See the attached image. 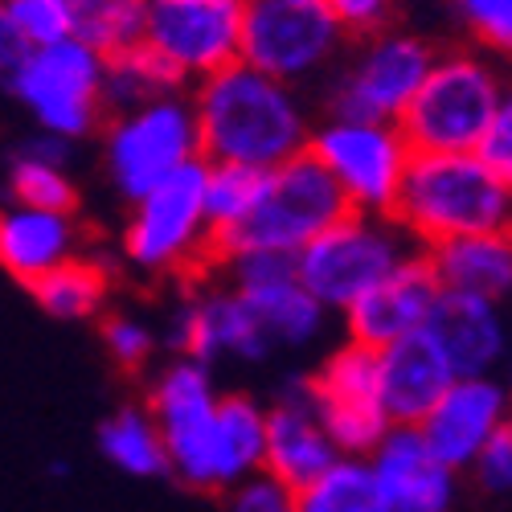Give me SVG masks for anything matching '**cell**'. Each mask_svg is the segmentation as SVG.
Returning a JSON list of instances; mask_svg holds the SVG:
<instances>
[{
	"instance_id": "17",
	"label": "cell",
	"mask_w": 512,
	"mask_h": 512,
	"mask_svg": "<svg viewBox=\"0 0 512 512\" xmlns=\"http://www.w3.org/2000/svg\"><path fill=\"white\" fill-rule=\"evenodd\" d=\"M504 422H512V390L496 373L484 377H455L447 394L418 422L422 443L443 459L451 472H472L476 455L492 443Z\"/></svg>"
},
{
	"instance_id": "15",
	"label": "cell",
	"mask_w": 512,
	"mask_h": 512,
	"mask_svg": "<svg viewBox=\"0 0 512 512\" xmlns=\"http://www.w3.org/2000/svg\"><path fill=\"white\" fill-rule=\"evenodd\" d=\"M222 267L230 271V287L246 300L275 349H308L324 336L328 308H320V300L295 275V254L246 250Z\"/></svg>"
},
{
	"instance_id": "41",
	"label": "cell",
	"mask_w": 512,
	"mask_h": 512,
	"mask_svg": "<svg viewBox=\"0 0 512 512\" xmlns=\"http://www.w3.org/2000/svg\"><path fill=\"white\" fill-rule=\"evenodd\" d=\"M504 386H508V390H512V361H508V381H504Z\"/></svg>"
},
{
	"instance_id": "8",
	"label": "cell",
	"mask_w": 512,
	"mask_h": 512,
	"mask_svg": "<svg viewBox=\"0 0 512 512\" xmlns=\"http://www.w3.org/2000/svg\"><path fill=\"white\" fill-rule=\"evenodd\" d=\"M103 152H107L111 185L127 205H136L160 181L173 177L177 168L201 156L193 103L185 95H168V99L140 103L132 111L107 115Z\"/></svg>"
},
{
	"instance_id": "38",
	"label": "cell",
	"mask_w": 512,
	"mask_h": 512,
	"mask_svg": "<svg viewBox=\"0 0 512 512\" xmlns=\"http://www.w3.org/2000/svg\"><path fill=\"white\" fill-rule=\"evenodd\" d=\"M222 512H300V508H295V492L287 484L259 472V476H250L226 492Z\"/></svg>"
},
{
	"instance_id": "14",
	"label": "cell",
	"mask_w": 512,
	"mask_h": 512,
	"mask_svg": "<svg viewBox=\"0 0 512 512\" xmlns=\"http://www.w3.org/2000/svg\"><path fill=\"white\" fill-rule=\"evenodd\" d=\"M246 0H148L144 46L164 54L189 82L238 62Z\"/></svg>"
},
{
	"instance_id": "11",
	"label": "cell",
	"mask_w": 512,
	"mask_h": 512,
	"mask_svg": "<svg viewBox=\"0 0 512 512\" xmlns=\"http://www.w3.org/2000/svg\"><path fill=\"white\" fill-rule=\"evenodd\" d=\"M435 46L418 33L381 29L365 37L357 62L332 82L328 115L332 119H365V123H398L422 87L426 70L435 66Z\"/></svg>"
},
{
	"instance_id": "20",
	"label": "cell",
	"mask_w": 512,
	"mask_h": 512,
	"mask_svg": "<svg viewBox=\"0 0 512 512\" xmlns=\"http://www.w3.org/2000/svg\"><path fill=\"white\" fill-rule=\"evenodd\" d=\"M439 291L443 287H439L431 263H426V254L414 250L398 271H390L377 287H369L361 300H353L345 308L349 340L369 345V349H386L394 340L426 328V316H431Z\"/></svg>"
},
{
	"instance_id": "25",
	"label": "cell",
	"mask_w": 512,
	"mask_h": 512,
	"mask_svg": "<svg viewBox=\"0 0 512 512\" xmlns=\"http://www.w3.org/2000/svg\"><path fill=\"white\" fill-rule=\"evenodd\" d=\"M70 160V140L50 136V132H33L5 156V189L21 205L37 209H62L78 213V185L66 173Z\"/></svg>"
},
{
	"instance_id": "35",
	"label": "cell",
	"mask_w": 512,
	"mask_h": 512,
	"mask_svg": "<svg viewBox=\"0 0 512 512\" xmlns=\"http://www.w3.org/2000/svg\"><path fill=\"white\" fill-rule=\"evenodd\" d=\"M5 9L29 46H50V41L70 37L66 0H5Z\"/></svg>"
},
{
	"instance_id": "1",
	"label": "cell",
	"mask_w": 512,
	"mask_h": 512,
	"mask_svg": "<svg viewBox=\"0 0 512 512\" xmlns=\"http://www.w3.org/2000/svg\"><path fill=\"white\" fill-rule=\"evenodd\" d=\"M189 103L205 164L279 168L308 152L312 123L304 103L287 82L246 62H230L218 74L193 82Z\"/></svg>"
},
{
	"instance_id": "33",
	"label": "cell",
	"mask_w": 512,
	"mask_h": 512,
	"mask_svg": "<svg viewBox=\"0 0 512 512\" xmlns=\"http://www.w3.org/2000/svg\"><path fill=\"white\" fill-rule=\"evenodd\" d=\"M99 336H103V349L111 357V365L127 377H144L160 353V332L136 316V312H107L99 316Z\"/></svg>"
},
{
	"instance_id": "13",
	"label": "cell",
	"mask_w": 512,
	"mask_h": 512,
	"mask_svg": "<svg viewBox=\"0 0 512 512\" xmlns=\"http://www.w3.org/2000/svg\"><path fill=\"white\" fill-rule=\"evenodd\" d=\"M308 390H312L324 431L340 455L365 459L394 426L386 406H381L377 349L369 345H357V340L336 345L316 365V373H308Z\"/></svg>"
},
{
	"instance_id": "4",
	"label": "cell",
	"mask_w": 512,
	"mask_h": 512,
	"mask_svg": "<svg viewBox=\"0 0 512 512\" xmlns=\"http://www.w3.org/2000/svg\"><path fill=\"white\" fill-rule=\"evenodd\" d=\"M205 173L209 164L197 156L160 181L148 197L132 205L123 226V263L148 279H209V218H205Z\"/></svg>"
},
{
	"instance_id": "30",
	"label": "cell",
	"mask_w": 512,
	"mask_h": 512,
	"mask_svg": "<svg viewBox=\"0 0 512 512\" xmlns=\"http://www.w3.org/2000/svg\"><path fill=\"white\" fill-rule=\"evenodd\" d=\"M295 508L300 512H386L369 463L357 455H340L316 480L295 488Z\"/></svg>"
},
{
	"instance_id": "28",
	"label": "cell",
	"mask_w": 512,
	"mask_h": 512,
	"mask_svg": "<svg viewBox=\"0 0 512 512\" xmlns=\"http://www.w3.org/2000/svg\"><path fill=\"white\" fill-rule=\"evenodd\" d=\"M185 87H193V82L164 54L144 46V41L132 50L111 54L107 66H103V107H107V115L132 111V107L152 103V99L185 95Z\"/></svg>"
},
{
	"instance_id": "37",
	"label": "cell",
	"mask_w": 512,
	"mask_h": 512,
	"mask_svg": "<svg viewBox=\"0 0 512 512\" xmlns=\"http://www.w3.org/2000/svg\"><path fill=\"white\" fill-rule=\"evenodd\" d=\"M472 480L496 496V500H512V422H504L492 435V443L476 455L472 463Z\"/></svg>"
},
{
	"instance_id": "27",
	"label": "cell",
	"mask_w": 512,
	"mask_h": 512,
	"mask_svg": "<svg viewBox=\"0 0 512 512\" xmlns=\"http://www.w3.org/2000/svg\"><path fill=\"white\" fill-rule=\"evenodd\" d=\"M29 295L54 320H95L111 300V263L91 259V254H74V259L33 279Z\"/></svg>"
},
{
	"instance_id": "6",
	"label": "cell",
	"mask_w": 512,
	"mask_h": 512,
	"mask_svg": "<svg viewBox=\"0 0 512 512\" xmlns=\"http://www.w3.org/2000/svg\"><path fill=\"white\" fill-rule=\"evenodd\" d=\"M218 402L222 390L213 381V369L193 357L164 361L148 381L144 406L164 435L168 476L189 492H226L218 455Z\"/></svg>"
},
{
	"instance_id": "26",
	"label": "cell",
	"mask_w": 512,
	"mask_h": 512,
	"mask_svg": "<svg viewBox=\"0 0 512 512\" xmlns=\"http://www.w3.org/2000/svg\"><path fill=\"white\" fill-rule=\"evenodd\" d=\"M95 447L119 476H132V480H164L168 476L164 435H160V426L144 402L115 406L99 422Z\"/></svg>"
},
{
	"instance_id": "18",
	"label": "cell",
	"mask_w": 512,
	"mask_h": 512,
	"mask_svg": "<svg viewBox=\"0 0 512 512\" xmlns=\"http://www.w3.org/2000/svg\"><path fill=\"white\" fill-rule=\"evenodd\" d=\"M365 463L386 512H451L459 500V472L435 459L418 426H390Z\"/></svg>"
},
{
	"instance_id": "19",
	"label": "cell",
	"mask_w": 512,
	"mask_h": 512,
	"mask_svg": "<svg viewBox=\"0 0 512 512\" xmlns=\"http://www.w3.org/2000/svg\"><path fill=\"white\" fill-rule=\"evenodd\" d=\"M340 459L336 443L328 439L324 422L316 414L308 377H287L267 402V455L263 472L287 484L291 492L316 480L324 467Z\"/></svg>"
},
{
	"instance_id": "7",
	"label": "cell",
	"mask_w": 512,
	"mask_h": 512,
	"mask_svg": "<svg viewBox=\"0 0 512 512\" xmlns=\"http://www.w3.org/2000/svg\"><path fill=\"white\" fill-rule=\"evenodd\" d=\"M410 242L414 238L398 222L353 209L295 254V275L320 300V308L345 312L369 287L398 271L414 250H422Z\"/></svg>"
},
{
	"instance_id": "22",
	"label": "cell",
	"mask_w": 512,
	"mask_h": 512,
	"mask_svg": "<svg viewBox=\"0 0 512 512\" xmlns=\"http://www.w3.org/2000/svg\"><path fill=\"white\" fill-rule=\"evenodd\" d=\"M451 381H455V369L426 328L377 349L381 406H386L394 426H418L431 414V406L447 394Z\"/></svg>"
},
{
	"instance_id": "32",
	"label": "cell",
	"mask_w": 512,
	"mask_h": 512,
	"mask_svg": "<svg viewBox=\"0 0 512 512\" xmlns=\"http://www.w3.org/2000/svg\"><path fill=\"white\" fill-rule=\"evenodd\" d=\"M271 168H242V164H209L205 173V218H209V238L234 230L246 213L254 209L263 193Z\"/></svg>"
},
{
	"instance_id": "10",
	"label": "cell",
	"mask_w": 512,
	"mask_h": 512,
	"mask_svg": "<svg viewBox=\"0 0 512 512\" xmlns=\"http://www.w3.org/2000/svg\"><path fill=\"white\" fill-rule=\"evenodd\" d=\"M345 37L349 33L328 0H246L238 62L295 87L320 74L340 54Z\"/></svg>"
},
{
	"instance_id": "5",
	"label": "cell",
	"mask_w": 512,
	"mask_h": 512,
	"mask_svg": "<svg viewBox=\"0 0 512 512\" xmlns=\"http://www.w3.org/2000/svg\"><path fill=\"white\" fill-rule=\"evenodd\" d=\"M500 74L472 50H439L398 119L410 152H476L500 103Z\"/></svg>"
},
{
	"instance_id": "24",
	"label": "cell",
	"mask_w": 512,
	"mask_h": 512,
	"mask_svg": "<svg viewBox=\"0 0 512 512\" xmlns=\"http://www.w3.org/2000/svg\"><path fill=\"white\" fill-rule=\"evenodd\" d=\"M422 254L443 291L484 295L492 304L512 300V230L447 238L426 246Z\"/></svg>"
},
{
	"instance_id": "3",
	"label": "cell",
	"mask_w": 512,
	"mask_h": 512,
	"mask_svg": "<svg viewBox=\"0 0 512 512\" xmlns=\"http://www.w3.org/2000/svg\"><path fill=\"white\" fill-rule=\"evenodd\" d=\"M345 213H353L345 189L336 185V177L312 152H300L287 164L271 168L259 201H254V209L234 230L209 238L213 271H218L226 259H234V254H246V250L300 254L316 234L336 226Z\"/></svg>"
},
{
	"instance_id": "40",
	"label": "cell",
	"mask_w": 512,
	"mask_h": 512,
	"mask_svg": "<svg viewBox=\"0 0 512 512\" xmlns=\"http://www.w3.org/2000/svg\"><path fill=\"white\" fill-rule=\"evenodd\" d=\"M29 50H33V46L21 37V29L13 25V17H9V9H5V0H0V91L13 87V78H17V70L25 66Z\"/></svg>"
},
{
	"instance_id": "29",
	"label": "cell",
	"mask_w": 512,
	"mask_h": 512,
	"mask_svg": "<svg viewBox=\"0 0 512 512\" xmlns=\"http://www.w3.org/2000/svg\"><path fill=\"white\" fill-rule=\"evenodd\" d=\"M218 455H222V488L263 472L267 455V406L250 394H222L218 402ZM222 492V496H226Z\"/></svg>"
},
{
	"instance_id": "34",
	"label": "cell",
	"mask_w": 512,
	"mask_h": 512,
	"mask_svg": "<svg viewBox=\"0 0 512 512\" xmlns=\"http://www.w3.org/2000/svg\"><path fill=\"white\" fill-rule=\"evenodd\" d=\"M451 5L476 46L512 58V0H451Z\"/></svg>"
},
{
	"instance_id": "39",
	"label": "cell",
	"mask_w": 512,
	"mask_h": 512,
	"mask_svg": "<svg viewBox=\"0 0 512 512\" xmlns=\"http://www.w3.org/2000/svg\"><path fill=\"white\" fill-rule=\"evenodd\" d=\"M328 9L336 13L349 37H373L394 21L398 0H328Z\"/></svg>"
},
{
	"instance_id": "16",
	"label": "cell",
	"mask_w": 512,
	"mask_h": 512,
	"mask_svg": "<svg viewBox=\"0 0 512 512\" xmlns=\"http://www.w3.org/2000/svg\"><path fill=\"white\" fill-rule=\"evenodd\" d=\"M164 349L173 357H193L209 369L226 357L259 365L275 353L263 324L254 320L234 287H201L189 300H181V308L168 320Z\"/></svg>"
},
{
	"instance_id": "23",
	"label": "cell",
	"mask_w": 512,
	"mask_h": 512,
	"mask_svg": "<svg viewBox=\"0 0 512 512\" xmlns=\"http://www.w3.org/2000/svg\"><path fill=\"white\" fill-rule=\"evenodd\" d=\"M82 242H87V230L74 213L37 209L21 201L0 205V271L25 287L82 254Z\"/></svg>"
},
{
	"instance_id": "36",
	"label": "cell",
	"mask_w": 512,
	"mask_h": 512,
	"mask_svg": "<svg viewBox=\"0 0 512 512\" xmlns=\"http://www.w3.org/2000/svg\"><path fill=\"white\" fill-rule=\"evenodd\" d=\"M476 156L484 160L488 173H496L512 189V87L500 91V103L484 127V136L476 144Z\"/></svg>"
},
{
	"instance_id": "31",
	"label": "cell",
	"mask_w": 512,
	"mask_h": 512,
	"mask_svg": "<svg viewBox=\"0 0 512 512\" xmlns=\"http://www.w3.org/2000/svg\"><path fill=\"white\" fill-rule=\"evenodd\" d=\"M144 5L148 0H66L70 37L87 41L103 58L132 50L144 41Z\"/></svg>"
},
{
	"instance_id": "21",
	"label": "cell",
	"mask_w": 512,
	"mask_h": 512,
	"mask_svg": "<svg viewBox=\"0 0 512 512\" xmlns=\"http://www.w3.org/2000/svg\"><path fill=\"white\" fill-rule=\"evenodd\" d=\"M426 332L451 361L455 377H484L508 361V320L500 304L467 291H439Z\"/></svg>"
},
{
	"instance_id": "2",
	"label": "cell",
	"mask_w": 512,
	"mask_h": 512,
	"mask_svg": "<svg viewBox=\"0 0 512 512\" xmlns=\"http://www.w3.org/2000/svg\"><path fill=\"white\" fill-rule=\"evenodd\" d=\"M414 246L512 230V189L476 152H410L390 209Z\"/></svg>"
},
{
	"instance_id": "12",
	"label": "cell",
	"mask_w": 512,
	"mask_h": 512,
	"mask_svg": "<svg viewBox=\"0 0 512 512\" xmlns=\"http://www.w3.org/2000/svg\"><path fill=\"white\" fill-rule=\"evenodd\" d=\"M308 152L336 177L357 213L390 218L410 148L398 123H365V119H328L316 127Z\"/></svg>"
},
{
	"instance_id": "9",
	"label": "cell",
	"mask_w": 512,
	"mask_h": 512,
	"mask_svg": "<svg viewBox=\"0 0 512 512\" xmlns=\"http://www.w3.org/2000/svg\"><path fill=\"white\" fill-rule=\"evenodd\" d=\"M103 66L107 58L87 41L62 37L50 46H33L25 66L13 78V95L37 119L41 132L82 140L103 123Z\"/></svg>"
}]
</instances>
